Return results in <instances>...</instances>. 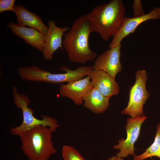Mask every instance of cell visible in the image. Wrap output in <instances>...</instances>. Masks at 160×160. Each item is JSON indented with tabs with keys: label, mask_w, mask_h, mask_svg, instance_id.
<instances>
[{
	"label": "cell",
	"mask_w": 160,
	"mask_h": 160,
	"mask_svg": "<svg viewBox=\"0 0 160 160\" xmlns=\"http://www.w3.org/2000/svg\"><path fill=\"white\" fill-rule=\"evenodd\" d=\"M160 18V7H156L148 13L138 17H125L122 26L117 34L113 37L108 47H115L120 44L122 40L130 33H133L142 23L149 20Z\"/></svg>",
	"instance_id": "cell-9"
},
{
	"label": "cell",
	"mask_w": 160,
	"mask_h": 160,
	"mask_svg": "<svg viewBox=\"0 0 160 160\" xmlns=\"http://www.w3.org/2000/svg\"><path fill=\"white\" fill-rule=\"evenodd\" d=\"M93 69V66L91 65L80 66L74 70L63 66L60 69L65 73H52L37 66H31L28 68L26 75L28 80L30 81L51 84L68 83L81 79L89 75Z\"/></svg>",
	"instance_id": "cell-5"
},
{
	"label": "cell",
	"mask_w": 160,
	"mask_h": 160,
	"mask_svg": "<svg viewBox=\"0 0 160 160\" xmlns=\"http://www.w3.org/2000/svg\"><path fill=\"white\" fill-rule=\"evenodd\" d=\"M62 154L63 160H85L75 148L68 145L62 146Z\"/></svg>",
	"instance_id": "cell-17"
},
{
	"label": "cell",
	"mask_w": 160,
	"mask_h": 160,
	"mask_svg": "<svg viewBox=\"0 0 160 160\" xmlns=\"http://www.w3.org/2000/svg\"><path fill=\"white\" fill-rule=\"evenodd\" d=\"M47 23L48 30L45 35L44 45L41 52L46 60H51L54 53L59 48L63 49L62 37L70 28L68 26L58 27L54 20H49Z\"/></svg>",
	"instance_id": "cell-11"
},
{
	"label": "cell",
	"mask_w": 160,
	"mask_h": 160,
	"mask_svg": "<svg viewBox=\"0 0 160 160\" xmlns=\"http://www.w3.org/2000/svg\"><path fill=\"white\" fill-rule=\"evenodd\" d=\"M110 98L106 97L95 87L89 91L83 98V105L96 114L102 113L108 108Z\"/></svg>",
	"instance_id": "cell-15"
},
{
	"label": "cell",
	"mask_w": 160,
	"mask_h": 160,
	"mask_svg": "<svg viewBox=\"0 0 160 160\" xmlns=\"http://www.w3.org/2000/svg\"><path fill=\"white\" fill-rule=\"evenodd\" d=\"M92 32L87 14L76 18L68 31L65 33L62 45L69 60L75 63L85 64L97 57L89 47V39Z\"/></svg>",
	"instance_id": "cell-1"
},
{
	"label": "cell",
	"mask_w": 160,
	"mask_h": 160,
	"mask_svg": "<svg viewBox=\"0 0 160 160\" xmlns=\"http://www.w3.org/2000/svg\"><path fill=\"white\" fill-rule=\"evenodd\" d=\"M93 87L89 75L78 80L60 84L59 91L62 97L68 98L79 105L83 103L84 97Z\"/></svg>",
	"instance_id": "cell-10"
},
{
	"label": "cell",
	"mask_w": 160,
	"mask_h": 160,
	"mask_svg": "<svg viewBox=\"0 0 160 160\" xmlns=\"http://www.w3.org/2000/svg\"><path fill=\"white\" fill-rule=\"evenodd\" d=\"M13 11L16 15L17 24L36 29L44 35L46 34L48 27L44 23L40 16L20 4H15Z\"/></svg>",
	"instance_id": "cell-14"
},
{
	"label": "cell",
	"mask_w": 160,
	"mask_h": 160,
	"mask_svg": "<svg viewBox=\"0 0 160 160\" xmlns=\"http://www.w3.org/2000/svg\"><path fill=\"white\" fill-rule=\"evenodd\" d=\"M151 160H155L154 159H151Z\"/></svg>",
	"instance_id": "cell-21"
},
{
	"label": "cell",
	"mask_w": 160,
	"mask_h": 160,
	"mask_svg": "<svg viewBox=\"0 0 160 160\" xmlns=\"http://www.w3.org/2000/svg\"><path fill=\"white\" fill-rule=\"evenodd\" d=\"M89 75L93 87L104 96L110 98L119 94V87L118 84L115 79L106 73L93 69Z\"/></svg>",
	"instance_id": "cell-13"
},
{
	"label": "cell",
	"mask_w": 160,
	"mask_h": 160,
	"mask_svg": "<svg viewBox=\"0 0 160 160\" xmlns=\"http://www.w3.org/2000/svg\"><path fill=\"white\" fill-rule=\"evenodd\" d=\"M108 160H124V159L120 158L116 155L108 158Z\"/></svg>",
	"instance_id": "cell-20"
},
{
	"label": "cell",
	"mask_w": 160,
	"mask_h": 160,
	"mask_svg": "<svg viewBox=\"0 0 160 160\" xmlns=\"http://www.w3.org/2000/svg\"><path fill=\"white\" fill-rule=\"evenodd\" d=\"M147 119L145 115L135 118H128L125 127L127 137L118 140V143L113 146L114 149L119 150L116 155L121 158L127 157L129 155L135 156L134 145L140 135L142 124Z\"/></svg>",
	"instance_id": "cell-7"
},
{
	"label": "cell",
	"mask_w": 160,
	"mask_h": 160,
	"mask_svg": "<svg viewBox=\"0 0 160 160\" xmlns=\"http://www.w3.org/2000/svg\"><path fill=\"white\" fill-rule=\"evenodd\" d=\"M7 26L15 36L22 38L27 44L41 52L44 45L46 36L36 29L27 27L12 21Z\"/></svg>",
	"instance_id": "cell-12"
},
{
	"label": "cell",
	"mask_w": 160,
	"mask_h": 160,
	"mask_svg": "<svg viewBox=\"0 0 160 160\" xmlns=\"http://www.w3.org/2000/svg\"><path fill=\"white\" fill-rule=\"evenodd\" d=\"M12 94L14 104L17 108L21 110L23 116L20 125L11 128L10 132L12 135L19 136L25 131L39 125L46 126L54 132L60 126L56 119L50 116L44 115L42 119L35 117L33 115V110L28 107L31 102L30 99L26 95L19 93L15 86L12 87Z\"/></svg>",
	"instance_id": "cell-4"
},
{
	"label": "cell",
	"mask_w": 160,
	"mask_h": 160,
	"mask_svg": "<svg viewBox=\"0 0 160 160\" xmlns=\"http://www.w3.org/2000/svg\"><path fill=\"white\" fill-rule=\"evenodd\" d=\"M121 47L120 44L99 55L95 59L94 69L102 71L115 79L122 69L120 61Z\"/></svg>",
	"instance_id": "cell-8"
},
{
	"label": "cell",
	"mask_w": 160,
	"mask_h": 160,
	"mask_svg": "<svg viewBox=\"0 0 160 160\" xmlns=\"http://www.w3.org/2000/svg\"><path fill=\"white\" fill-rule=\"evenodd\" d=\"M125 11L122 0H111L96 6L87 16L92 32L97 33L103 41H107L120 29Z\"/></svg>",
	"instance_id": "cell-2"
},
{
	"label": "cell",
	"mask_w": 160,
	"mask_h": 160,
	"mask_svg": "<svg viewBox=\"0 0 160 160\" xmlns=\"http://www.w3.org/2000/svg\"><path fill=\"white\" fill-rule=\"evenodd\" d=\"M15 1V0H0V13L7 11H13Z\"/></svg>",
	"instance_id": "cell-19"
},
{
	"label": "cell",
	"mask_w": 160,
	"mask_h": 160,
	"mask_svg": "<svg viewBox=\"0 0 160 160\" xmlns=\"http://www.w3.org/2000/svg\"><path fill=\"white\" fill-rule=\"evenodd\" d=\"M52 129L39 125L21 134V150L28 160H48L57 151L52 141Z\"/></svg>",
	"instance_id": "cell-3"
},
{
	"label": "cell",
	"mask_w": 160,
	"mask_h": 160,
	"mask_svg": "<svg viewBox=\"0 0 160 160\" xmlns=\"http://www.w3.org/2000/svg\"><path fill=\"white\" fill-rule=\"evenodd\" d=\"M135 75V81L130 89L127 105L121 112L132 118L143 116V106L150 95L146 88L147 80L146 71L145 70L138 71Z\"/></svg>",
	"instance_id": "cell-6"
},
{
	"label": "cell",
	"mask_w": 160,
	"mask_h": 160,
	"mask_svg": "<svg viewBox=\"0 0 160 160\" xmlns=\"http://www.w3.org/2000/svg\"><path fill=\"white\" fill-rule=\"evenodd\" d=\"M153 156L160 158V122L157 126L156 135L153 143L143 153L134 156L133 160H144Z\"/></svg>",
	"instance_id": "cell-16"
},
{
	"label": "cell",
	"mask_w": 160,
	"mask_h": 160,
	"mask_svg": "<svg viewBox=\"0 0 160 160\" xmlns=\"http://www.w3.org/2000/svg\"><path fill=\"white\" fill-rule=\"evenodd\" d=\"M134 10L133 17L143 16L145 14L143 9L142 2L140 0H135L132 4Z\"/></svg>",
	"instance_id": "cell-18"
}]
</instances>
